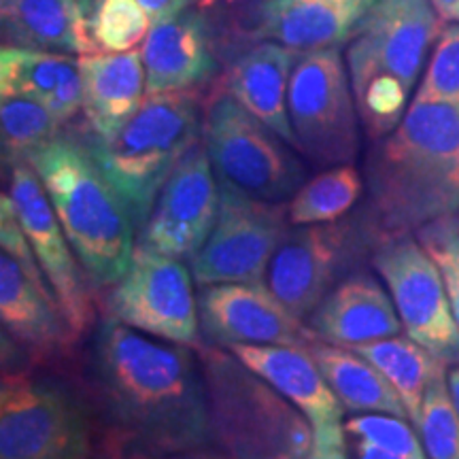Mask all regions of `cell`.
I'll return each instance as SVG.
<instances>
[{
	"instance_id": "83f0119b",
	"label": "cell",
	"mask_w": 459,
	"mask_h": 459,
	"mask_svg": "<svg viewBox=\"0 0 459 459\" xmlns=\"http://www.w3.org/2000/svg\"><path fill=\"white\" fill-rule=\"evenodd\" d=\"M82 74L79 60L68 54L3 45L0 51V91L3 99L24 96L48 102L62 85Z\"/></svg>"
},
{
	"instance_id": "d4e9b609",
	"label": "cell",
	"mask_w": 459,
	"mask_h": 459,
	"mask_svg": "<svg viewBox=\"0 0 459 459\" xmlns=\"http://www.w3.org/2000/svg\"><path fill=\"white\" fill-rule=\"evenodd\" d=\"M307 351L317 361L332 392L338 395L344 411L351 412H387L409 419L406 406L383 372L361 358L353 349L336 347L313 338ZM411 421V419H409Z\"/></svg>"
},
{
	"instance_id": "ab89813d",
	"label": "cell",
	"mask_w": 459,
	"mask_h": 459,
	"mask_svg": "<svg viewBox=\"0 0 459 459\" xmlns=\"http://www.w3.org/2000/svg\"><path fill=\"white\" fill-rule=\"evenodd\" d=\"M296 3V0H260L257 9H268V7H279V4ZM370 3H377V0H370Z\"/></svg>"
},
{
	"instance_id": "ba28073f",
	"label": "cell",
	"mask_w": 459,
	"mask_h": 459,
	"mask_svg": "<svg viewBox=\"0 0 459 459\" xmlns=\"http://www.w3.org/2000/svg\"><path fill=\"white\" fill-rule=\"evenodd\" d=\"M203 143L217 181L266 203H290L308 181L298 149L226 91L206 102Z\"/></svg>"
},
{
	"instance_id": "6da1fadb",
	"label": "cell",
	"mask_w": 459,
	"mask_h": 459,
	"mask_svg": "<svg viewBox=\"0 0 459 459\" xmlns=\"http://www.w3.org/2000/svg\"><path fill=\"white\" fill-rule=\"evenodd\" d=\"M85 387L108 459L213 446L194 347L143 334L102 315L85 349Z\"/></svg>"
},
{
	"instance_id": "52a82bcc",
	"label": "cell",
	"mask_w": 459,
	"mask_h": 459,
	"mask_svg": "<svg viewBox=\"0 0 459 459\" xmlns=\"http://www.w3.org/2000/svg\"><path fill=\"white\" fill-rule=\"evenodd\" d=\"M94 411L60 378L4 370L0 459H91Z\"/></svg>"
},
{
	"instance_id": "3957f363",
	"label": "cell",
	"mask_w": 459,
	"mask_h": 459,
	"mask_svg": "<svg viewBox=\"0 0 459 459\" xmlns=\"http://www.w3.org/2000/svg\"><path fill=\"white\" fill-rule=\"evenodd\" d=\"M90 281L111 287L128 271L136 223L85 139L57 136L28 160Z\"/></svg>"
},
{
	"instance_id": "4dcf8cb0",
	"label": "cell",
	"mask_w": 459,
	"mask_h": 459,
	"mask_svg": "<svg viewBox=\"0 0 459 459\" xmlns=\"http://www.w3.org/2000/svg\"><path fill=\"white\" fill-rule=\"evenodd\" d=\"M428 459H459V415L453 406L446 370L432 378L415 423Z\"/></svg>"
},
{
	"instance_id": "603a6c76",
	"label": "cell",
	"mask_w": 459,
	"mask_h": 459,
	"mask_svg": "<svg viewBox=\"0 0 459 459\" xmlns=\"http://www.w3.org/2000/svg\"><path fill=\"white\" fill-rule=\"evenodd\" d=\"M83 82V117L90 136L108 139L145 102V66L139 51L79 57Z\"/></svg>"
},
{
	"instance_id": "44dd1931",
	"label": "cell",
	"mask_w": 459,
	"mask_h": 459,
	"mask_svg": "<svg viewBox=\"0 0 459 459\" xmlns=\"http://www.w3.org/2000/svg\"><path fill=\"white\" fill-rule=\"evenodd\" d=\"M300 51L274 41H257L232 60L221 77V91L232 96L281 139L296 147L287 113V90Z\"/></svg>"
},
{
	"instance_id": "e0dca14e",
	"label": "cell",
	"mask_w": 459,
	"mask_h": 459,
	"mask_svg": "<svg viewBox=\"0 0 459 459\" xmlns=\"http://www.w3.org/2000/svg\"><path fill=\"white\" fill-rule=\"evenodd\" d=\"M198 315L203 341L217 347L283 344L307 349L313 341L307 324L287 311L266 281L203 285Z\"/></svg>"
},
{
	"instance_id": "f1b7e54d",
	"label": "cell",
	"mask_w": 459,
	"mask_h": 459,
	"mask_svg": "<svg viewBox=\"0 0 459 459\" xmlns=\"http://www.w3.org/2000/svg\"><path fill=\"white\" fill-rule=\"evenodd\" d=\"M82 4L90 39L99 54L134 49L153 26L139 0H82Z\"/></svg>"
},
{
	"instance_id": "4fadbf2b",
	"label": "cell",
	"mask_w": 459,
	"mask_h": 459,
	"mask_svg": "<svg viewBox=\"0 0 459 459\" xmlns=\"http://www.w3.org/2000/svg\"><path fill=\"white\" fill-rule=\"evenodd\" d=\"M370 264L385 283L406 336L446 366L459 361V325L436 262L415 234L378 238Z\"/></svg>"
},
{
	"instance_id": "277c9868",
	"label": "cell",
	"mask_w": 459,
	"mask_h": 459,
	"mask_svg": "<svg viewBox=\"0 0 459 459\" xmlns=\"http://www.w3.org/2000/svg\"><path fill=\"white\" fill-rule=\"evenodd\" d=\"M443 17L429 0H377L347 49L359 124L375 143L402 122Z\"/></svg>"
},
{
	"instance_id": "f35d334b",
	"label": "cell",
	"mask_w": 459,
	"mask_h": 459,
	"mask_svg": "<svg viewBox=\"0 0 459 459\" xmlns=\"http://www.w3.org/2000/svg\"><path fill=\"white\" fill-rule=\"evenodd\" d=\"M446 383H449V394L453 400V406H455L457 415H459V361L453 364V368L446 372Z\"/></svg>"
},
{
	"instance_id": "5bb4252c",
	"label": "cell",
	"mask_w": 459,
	"mask_h": 459,
	"mask_svg": "<svg viewBox=\"0 0 459 459\" xmlns=\"http://www.w3.org/2000/svg\"><path fill=\"white\" fill-rule=\"evenodd\" d=\"M287 228V203L257 200L220 181L213 230L187 262L194 281L198 287L264 281Z\"/></svg>"
},
{
	"instance_id": "cb8c5ba5",
	"label": "cell",
	"mask_w": 459,
	"mask_h": 459,
	"mask_svg": "<svg viewBox=\"0 0 459 459\" xmlns=\"http://www.w3.org/2000/svg\"><path fill=\"white\" fill-rule=\"evenodd\" d=\"M4 45L65 54H99L82 0H0Z\"/></svg>"
},
{
	"instance_id": "484cf974",
	"label": "cell",
	"mask_w": 459,
	"mask_h": 459,
	"mask_svg": "<svg viewBox=\"0 0 459 459\" xmlns=\"http://www.w3.org/2000/svg\"><path fill=\"white\" fill-rule=\"evenodd\" d=\"M353 351L375 364L383 372V377L392 383V387L404 402L411 423L415 426L426 389L438 372L446 370L445 361H440L411 336L402 334L377 342L358 344L353 347Z\"/></svg>"
},
{
	"instance_id": "8d00e7d4",
	"label": "cell",
	"mask_w": 459,
	"mask_h": 459,
	"mask_svg": "<svg viewBox=\"0 0 459 459\" xmlns=\"http://www.w3.org/2000/svg\"><path fill=\"white\" fill-rule=\"evenodd\" d=\"M128 459H230L223 455L215 446H204V449H194V451H183V453H172V455H139V457H128Z\"/></svg>"
},
{
	"instance_id": "60d3db41",
	"label": "cell",
	"mask_w": 459,
	"mask_h": 459,
	"mask_svg": "<svg viewBox=\"0 0 459 459\" xmlns=\"http://www.w3.org/2000/svg\"><path fill=\"white\" fill-rule=\"evenodd\" d=\"M115 459H124V457H115Z\"/></svg>"
},
{
	"instance_id": "b9f144b4",
	"label": "cell",
	"mask_w": 459,
	"mask_h": 459,
	"mask_svg": "<svg viewBox=\"0 0 459 459\" xmlns=\"http://www.w3.org/2000/svg\"><path fill=\"white\" fill-rule=\"evenodd\" d=\"M107 459H108V457H107Z\"/></svg>"
},
{
	"instance_id": "30bf717a",
	"label": "cell",
	"mask_w": 459,
	"mask_h": 459,
	"mask_svg": "<svg viewBox=\"0 0 459 459\" xmlns=\"http://www.w3.org/2000/svg\"><path fill=\"white\" fill-rule=\"evenodd\" d=\"M287 113L298 153L315 169L355 162L361 124L341 48L300 54L287 90Z\"/></svg>"
},
{
	"instance_id": "d590c367",
	"label": "cell",
	"mask_w": 459,
	"mask_h": 459,
	"mask_svg": "<svg viewBox=\"0 0 459 459\" xmlns=\"http://www.w3.org/2000/svg\"><path fill=\"white\" fill-rule=\"evenodd\" d=\"M139 3L147 11L152 24H160V22L170 20V17L179 15L181 11L189 9L194 0H139Z\"/></svg>"
},
{
	"instance_id": "8fae6325",
	"label": "cell",
	"mask_w": 459,
	"mask_h": 459,
	"mask_svg": "<svg viewBox=\"0 0 459 459\" xmlns=\"http://www.w3.org/2000/svg\"><path fill=\"white\" fill-rule=\"evenodd\" d=\"M366 220L344 217L319 226H290L264 281L287 311L307 321L338 281L355 271V260L378 243Z\"/></svg>"
},
{
	"instance_id": "9c48e42d",
	"label": "cell",
	"mask_w": 459,
	"mask_h": 459,
	"mask_svg": "<svg viewBox=\"0 0 459 459\" xmlns=\"http://www.w3.org/2000/svg\"><path fill=\"white\" fill-rule=\"evenodd\" d=\"M0 240L3 334L26 353L32 366H54L71 359L79 338L32 254L7 192L0 198Z\"/></svg>"
},
{
	"instance_id": "4316f807",
	"label": "cell",
	"mask_w": 459,
	"mask_h": 459,
	"mask_svg": "<svg viewBox=\"0 0 459 459\" xmlns=\"http://www.w3.org/2000/svg\"><path fill=\"white\" fill-rule=\"evenodd\" d=\"M364 192V175L353 164L324 169L287 203V220L290 226H319L344 220Z\"/></svg>"
},
{
	"instance_id": "2e32d148",
	"label": "cell",
	"mask_w": 459,
	"mask_h": 459,
	"mask_svg": "<svg viewBox=\"0 0 459 459\" xmlns=\"http://www.w3.org/2000/svg\"><path fill=\"white\" fill-rule=\"evenodd\" d=\"M220 209V181L203 139L179 160L160 189L136 243L189 262L213 230Z\"/></svg>"
},
{
	"instance_id": "7a4b0ae2",
	"label": "cell",
	"mask_w": 459,
	"mask_h": 459,
	"mask_svg": "<svg viewBox=\"0 0 459 459\" xmlns=\"http://www.w3.org/2000/svg\"><path fill=\"white\" fill-rule=\"evenodd\" d=\"M364 181L361 213L381 238L459 213V102L412 99L395 130L372 143Z\"/></svg>"
},
{
	"instance_id": "e575fe53",
	"label": "cell",
	"mask_w": 459,
	"mask_h": 459,
	"mask_svg": "<svg viewBox=\"0 0 459 459\" xmlns=\"http://www.w3.org/2000/svg\"><path fill=\"white\" fill-rule=\"evenodd\" d=\"M342 426V423H341ZM308 459H406L395 453H389L381 446L366 443V440L355 438V436L342 432L338 428L336 432L328 436H319L313 440V451Z\"/></svg>"
},
{
	"instance_id": "ac0fdd59",
	"label": "cell",
	"mask_w": 459,
	"mask_h": 459,
	"mask_svg": "<svg viewBox=\"0 0 459 459\" xmlns=\"http://www.w3.org/2000/svg\"><path fill=\"white\" fill-rule=\"evenodd\" d=\"M147 96L196 90L217 73L213 28L204 13L186 9L153 24L141 48Z\"/></svg>"
},
{
	"instance_id": "74e56055",
	"label": "cell",
	"mask_w": 459,
	"mask_h": 459,
	"mask_svg": "<svg viewBox=\"0 0 459 459\" xmlns=\"http://www.w3.org/2000/svg\"><path fill=\"white\" fill-rule=\"evenodd\" d=\"M443 20L457 22L459 24V0H429Z\"/></svg>"
},
{
	"instance_id": "9a60e30c",
	"label": "cell",
	"mask_w": 459,
	"mask_h": 459,
	"mask_svg": "<svg viewBox=\"0 0 459 459\" xmlns=\"http://www.w3.org/2000/svg\"><path fill=\"white\" fill-rule=\"evenodd\" d=\"M9 166L11 183L7 194L15 206L17 220L68 325L82 341L96 325V307L85 281L90 277H83L85 268L68 243L32 164L28 160H17Z\"/></svg>"
},
{
	"instance_id": "8992f818",
	"label": "cell",
	"mask_w": 459,
	"mask_h": 459,
	"mask_svg": "<svg viewBox=\"0 0 459 459\" xmlns=\"http://www.w3.org/2000/svg\"><path fill=\"white\" fill-rule=\"evenodd\" d=\"M204 107L196 90L147 96L108 139L90 136L91 156L128 203L136 230L145 226L160 189L179 160L203 139Z\"/></svg>"
},
{
	"instance_id": "7c38bea8",
	"label": "cell",
	"mask_w": 459,
	"mask_h": 459,
	"mask_svg": "<svg viewBox=\"0 0 459 459\" xmlns=\"http://www.w3.org/2000/svg\"><path fill=\"white\" fill-rule=\"evenodd\" d=\"M189 264L136 243L128 271L108 287L102 315L162 341L196 347L198 294Z\"/></svg>"
},
{
	"instance_id": "1f68e13d",
	"label": "cell",
	"mask_w": 459,
	"mask_h": 459,
	"mask_svg": "<svg viewBox=\"0 0 459 459\" xmlns=\"http://www.w3.org/2000/svg\"><path fill=\"white\" fill-rule=\"evenodd\" d=\"M342 432L366 440L406 459H428L421 438L411 428L409 419L387 412H355L342 419Z\"/></svg>"
},
{
	"instance_id": "7402d4cb",
	"label": "cell",
	"mask_w": 459,
	"mask_h": 459,
	"mask_svg": "<svg viewBox=\"0 0 459 459\" xmlns=\"http://www.w3.org/2000/svg\"><path fill=\"white\" fill-rule=\"evenodd\" d=\"M370 0H296L279 7L257 9L254 41H274L304 51L341 48L351 41L368 11Z\"/></svg>"
},
{
	"instance_id": "836d02e7",
	"label": "cell",
	"mask_w": 459,
	"mask_h": 459,
	"mask_svg": "<svg viewBox=\"0 0 459 459\" xmlns=\"http://www.w3.org/2000/svg\"><path fill=\"white\" fill-rule=\"evenodd\" d=\"M415 237L443 274L453 315L459 325V215H446L426 223L417 230Z\"/></svg>"
},
{
	"instance_id": "d6a6232c",
	"label": "cell",
	"mask_w": 459,
	"mask_h": 459,
	"mask_svg": "<svg viewBox=\"0 0 459 459\" xmlns=\"http://www.w3.org/2000/svg\"><path fill=\"white\" fill-rule=\"evenodd\" d=\"M419 100L459 102V24L443 26L415 94Z\"/></svg>"
},
{
	"instance_id": "ffe728a7",
	"label": "cell",
	"mask_w": 459,
	"mask_h": 459,
	"mask_svg": "<svg viewBox=\"0 0 459 459\" xmlns=\"http://www.w3.org/2000/svg\"><path fill=\"white\" fill-rule=\"evenodd\" d=\"M230 351L304 412L311 421L315 438L341 428L347 411L307 349L283 344H234Z\"/></svg>"
},
{
	"instance_id": "f546056e",
	"label": "cell",
	"mask_w": 459,
	"mask_h": 459,
	"mask_svg": "<svg viewBox=\"0 0 459 459\" xmlns=\"http://www.w3.org/2000/svg\"><path fill=\"white\" fill-rule=\"evenodd\" d=\"M0 124H3L4 164L30 160L32 153L60 136L62 126L43 102L24 99V96L3 99Z\"/></svg>"
},
{
	"instance_id": "5b68a950",
	"label": "cell",
	"mask_w": 459,
	"mask_h": 459,
	"mask_svg": "<svg viewBox=\"0 0 459 459\" xmlns=\"http://www.w3.org/2000/svg\"><path fill=\"white\" fill-rule=\"evenodd\" d=\"M211 440L230 459H308L313 426L230 349L198 342Z\"/></svg>"
},
{
	"instance_id": "d6986e66",
	"label": "cell",
	"mask_w": 459,
	"mask_h": 459,
	"mask_svg": "<svg viewBox=\"0 0 459 459\" xmlns=\"http://www.w3.org/2000/svg\"><path fill=\"white\" fill-rule=\"evenodd\" d=\"M313 338L353 349L402 334V321L389 291L375 274L353 271L304 321Z\"/></svg>"
}]
</instances>
